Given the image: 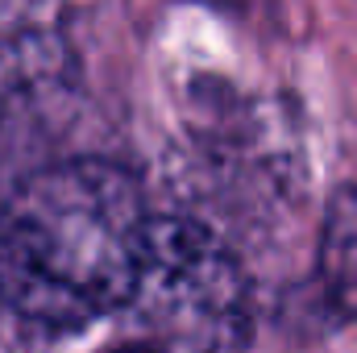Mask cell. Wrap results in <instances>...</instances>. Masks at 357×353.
<instances>
[{
	"instance_id": "3",
	"label": "cell",
	"mask_w": 357,
	"mask_h": 353,
	"mask_svg": "<svg viewBox=\"0 0 357 353\" xmlns=\"http://www.w3.org/2000/svg\"><path fill=\"white\" fill-rule=\"evenodd\" d=\"M316 283L337 320L357 316V183L333 191L320 225L316 250Z\"/></svg>"
},
{
	"instance_id": "1",
	"label": "cell",
	"mask_w": 357,
	"mask_h": 353,
	"mask_svg": "<svg viewBox=\"0 0 357 353\" xmlns=\"http://www.w3.org/2000/svg\"><path fill=\"white\" fill-rule=\"evenodd\" d=\"M150 220L121 163L67 158L25 175L0 204V299L54 333L129 308Z\"/></svg>"
},
{
	"instance_id": "2",
	"label": "cell",
	"mask_w": 357,
	"mask_h": 353,
	"mask_svg": "<svg viewBox=\"0 0 357 353\" xmlns=\"http://www.w3.org/2000/svg\"><path fill=\"white\" fill-rule=\"evenodd\" d=\"M129 308L187 353H229L250 337V278L191 216L150 220Z\"/></svg>"
}]
</instances>
